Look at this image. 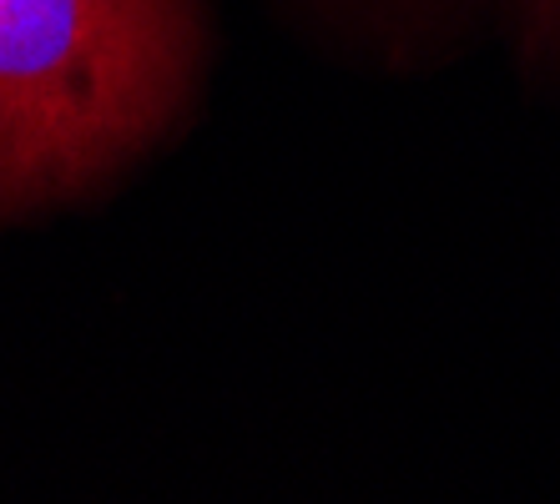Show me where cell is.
Instances as JSON below:
<instances>
[{
    "instance_id": "obj_2",
    "label": "cell",
    "mask_w": 560,
    "mask_h": 504,
    "mask_svg": "<svg viewBox=\"0 0 560 504\" xmlns=\"http://www.w3.org/2000/svg\"><path fill=\"white\" fill-rule=\"evenodd\" d=\"M521 11H525V31L540 46L560 51V0H521Z\"/></svg>"
},
{
    "instance_id": "obj_1",
    "label": "cell",
    "mask_w": 560,
    "mask_h": 504,
    "mask_svg": "<svg viewBox=\"0 0 560 504\" xmlns=\"http://www.w3.org/2000/svg\"><path fill=\"white\" fill-rule=\"evenodd\" d=\"M202 0H0V222L66 208L187 117Z\"/></svg>"
}]
</instances>
